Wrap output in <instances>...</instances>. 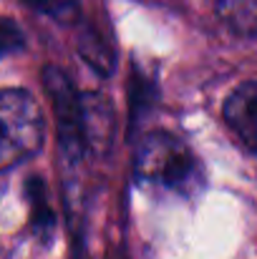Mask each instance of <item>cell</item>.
Listing matches in <instances>:
<instances>
[{
  "mask_svg": "<svg viewBox=\"0 0 257 259\" xmlns=\"http://www.w3.org/2000/svg\"><path fill=\"white\" fill-rule=\"evenodd\" d=\"M134 174L141 186L181 199L197 196L207 184L199 156L169 131H152L139 141Z\"/></svg>",
  "mask_w": 257,
  "mask_h": 259,
  "instance_id": "1",
  "label": "cell"
},
{
  "mask_svg": "<svg viewBox=\"0 0 257 259\" xmlns=\"http://www.w3.org/2000/svg\"><path fill=\"white\" fill-rule=\"evenodd\" d=\"M46 139L38 101L23 88H0V171L35 156Z\"/></svg>",
  "mask_w": 257,
  "mask_h": 259,
  "instance_id": "2",
  "label": "cell"
},
{
  "mask_svg": "<svg viewBox=\"0 0 257 259\" xmlns=\"http://www.w3.org/2000/svg\"><path fill=\"white\" fill-rule=\"evenodd\" d=\"M43 83L53 101L56 108V121H58V134H61V146L71 154V159H79L86 149V103L84 96L76 93L71 81L66 78L63 71L48 66L43 71Z\"/></svg>",
  "mask_w": 257,
  "mask_h": 259,
  "instance_id": "3",
  "label": "cell"
},
{
  "mask_svg": "<svg viewBox=\"0 0 257 259\" xmlns=\"http://www.w3.org/2000/svg\"><path fill=\"white\" fill-rule=\"evenodd\" d=\"M225 123L240 141L247 156L257 154V83L242 81L222 106Z\"/></svg>",
  "mask_w": 257,
  "mask_h": 259,
  "instance_id": "4",
  "label": "cell"
},
{
  "mask_svg": "<svg viewBox=\"0 0 257 259\" xmlns=\"http://www.w3.org/2000/svg\"><path fill=\"white\" fill-rule=\"evenodd\" d=\"M217 15L222 18V23L242 35V38H252L257 30V0H217Z\"/></svg>",
  "mask_w": 257,
  "mask_h": 259,
  "instance_id": "5",
  "label": "cell"
},
{
  "mask_svg": "<svg viewBox=\"0 0 257 259\" xmlns=\"http://www.w3.org/2000/svg\"><path fill=\"white\" fill-rule=\"evenodd\" d=\"M23 46H25V35H23L20 25L13 18L0 15V58L23 51Z\"/></svg>",
  "mask_w": 257,
  "mask_h": 259,
  "instance_id": "6",
  "label": "cell"
},
{
  "mask_svg": "<svg viewBox=\"0 0 257 259\" xmlns=\"http://www.w3.org/2000/svg\"><path fill=\"white\" fill-rule=\"evenodd\" d=\"M35 189L38 194H33V227L41 237H48L51 229H53V214L46 209V196H43V184L35 181Z\"/></svg>",
  "mask_w": 257,
  "mask_h": 259,
  "instance_id": "7",
  "label": "cell"
},
{
  "mask_svg": "<svg viewBox=\"0 0 257 259\" xmlns=\"http://www.w3.org/2000/svg\"><path fill=\"white\" fill-rule=\"evenodd\" d=\"M28 3H30L33 8L48 13L51 18L63 20V23H68V20L76 18V5H74L71 0H28Z\"/></svg>",
  "mask_w": 257,
  "mask_h": 259,
  "instance_id": "8",
  "label": "cell"
}]
</instances>
